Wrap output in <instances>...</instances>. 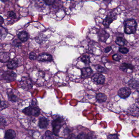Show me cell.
Here are the masks:
<instances>
[{"mask_svg":"<svg viewBox=\"0 0 139 139\" xmlns=\"http://www.w3.org/2000/svg\"><path fill=\"white\" fill-rule=\"evenodd\" d=\"M124 31L125 33L130 34L135 33L137 25L135 20L131 18L128 19L124 21Z\"/></svg>","mask_w":139,"mask_h":139,"instance_id":"obj_1","label":"cell"},{"mask_svg":"<svg viewBox=\"0 0 139 139\" xmlns=\"http://www.w3.org/2000/svg\"><path fill=\"white\" fill-rule=\"evenodd\" d=\"M23 113L28 116L38 117L40 114L39 108L35 105H31L23 110Z\"/></svg>","mask_w":139,"mask_h":139,"instance_id":"obj_2","label":"cell"},{"mask_svg":"<svg viewBox=\"0 0 139 139\" xmlns=\"http://www.w3.org/2000/svg\"><path fill=\"white\" fill-rule=\"evenodd\" d=\"M64 124V120L61 117L56 118L52 121V126L53 128V132L55 135H58L60 129Z\"/></svg>","mask_w":139,"mask_h":139,"instance_id":"obj_3","label":"cell"},{"mask_svg":"<svg viewBox=\"0 0 139 139\" xmlns=\"http://www.w3.org/2000/svg\"><path fill=\"white\" fill-rule=\"evenodd\" d=\"M117 18V15L116 13L113 12H110L107 15L106 18L103 21V25L106 28H109L110 24L113 21L116 20Z\"/></svg>","mask_w":139,"mask_h":139,"instance_id":"obj_4","label":"cell"},{"mask_svg":"<svg viewBox=\"0 0 139 139\" xmlns=\"http://www.w3.org/2000/svg\"><path fill=\"white\" fill-rule=\"evenodd\" d=\"M17 75L15 73L12 71H7L5 72L2 75L3 80L7 82H10L16 80Z\"/></svg>","mask_w":139,"mask_h":139,"instance_id":"obj_5","label":"cell"},{"mask_svg":"<svg viewBox=\"0 0 139 139\" xmlns=\"http://www.w3.org/2000/svg\"><path fill=\"white\" fill-rule=\"evenodd\" d=\"M91 80L98 84H103L105 82V77L102 73H97L93 75Z\"/></svg>","mask_w":139,"mask_h":139,"instance_id":"obj_6","label":"cell"},{"mask_svg":"<svg viewBox=\"0 0 139 139\" xmlns=\"http://www.w3.org/2000/svg\"><path fill=\"white\" fill-rule=\"evenodd\" d=\"M131 91L129 88L124 87L120 88L118 91V95L121 98L125 99L129 96Z\"/></svg>","mask_w":139,"mask_h":139,"instance_id":"obj_7","label":"cell"},{"mask_svg":"<svg viewBox=\"0 0 139 139\" xmlns=\"http://www.w3.org/2000/svg\"><path fill=\"white\" fill-rule=\"evenodd\" d=\"M98 37L100 40L102 42H105L110 37V34L106 31L102 29L98 33Z\"/></svg>","mask_w":139,"mask_h":139,"instance_id":"obj_8","label":"cell"},{"mask_svg":"<svg viewBox=\"0 0 139 139\" xmlns=\"http://www.w3.org/2000/svg\"><path fill=\"white\" fill-rule=\"evenodd\" d=\"M37 59L40 61L51 62L53 61V57L50 54L43 53L39 55L37 58Z\"/></svg>","mask_w":139,"mask_h":139,"instance_id":"obj_9","label":"cell"},{"mask_svg":"<svg viewBox=\"0 0 139 139\" xmlns=\"http://www.w3.org/2000/svg\"><path fill=\"white\" fill-rule=\"evenodd\" d=\"M93 72V71L89 67L83 68L81 69V78L85 79L89 78Z\"/></svg>","mask_w":139,"mask_h":139,"instance_id":"obj_10","label":"cell"},{"mask_svg":"<svg viewBox=\"0 0 139 139\" xmlns=\"http://www.w3.org/2000/svg\"><path fill=\"white\" fill-rule=\"evenodd\" d=\"M128 113L133 116H139V107L135 105H132L128 108Z\"/></svg>","mask_w":139,"mask_h":139,"instance_id":"obj_11","label":"cell"},{"mask_svg":"<svg viewBox=\"0 0 139 139\" xmlns=\"http://www.w3.org/2000/svg\"><path fill=\"white\" fill-rule=\"evenodd\" d=\"M134 67L133 65L127 63H122L121 64L119 67V69L121 71H123L124 72H127L128 69L130 70H133L134 69Z\"/></svg>","mask_w":139,"mask_h":139,"instance_id":"obj_12","label":"cell"},{"mask_svg":"<svg viewBox=\"0 0 139 139\" xmlns=\"http://www.w3.org/2000/svg\"><path fill=\"white\" fill-rule=\"evenodd\" d=\"M49 124V121L48 119L44 117H42L39 119L38 122V126L41 129H44L48 127Z\"/></svg>","mask_w":139,"mask_h":139,"instance_id":"obj_13","label":"cell"},{"mask_svg":"<svg viewBox=\"0 0 139 139\" xmlns=\"http://www.w3.org/2000/svg\"><path fill=\"white\" fill-rule=\"evenodd\" d=\"M18 37V39L22 42H25L29 39L28 33L25 31H23L19 33Z\"/></svg>","mask_w":139,"mask_h":139,"instance_id":"obj_14","label":"cell"},{"mask_svg":"<svg viewBox=\"0 0 139 139\" xmlns=\"http://www.w3.org/2000/svg\"><path fill=\"white\" fill-rule=\"evenodd\" d=\"M16 134L15 132L13 130L9 129L7 130L5 134V139H15Z\"/></svg>","mask_w":139,"mask_h":139,"instance_id":"obj_15","label":"cell"},{"mask_svg":"<svg viewBox=\"0 0 139 139\" xmlns=\"http://www.w3.org/2000/svg\"><path fill=\"white\" fill-rule=\"evenodd\" d=\"M128 85L134 89L139 90V82L134 78H131L128 81Z\"/></svg>","mask_w":139,"mask_h":139,"instance_id":"obj_16","label":"cell"},{"mask_svg":"<svg viewBox=\"0 0 139 139\" xmlns=\"http://www.w3.org/2000/svg\"><path fill=\"white\" fill-rule=\"evenodd\" d=\"M115 43L118 45L124 46L126 45L128 42L126 39L122 37H118L115 40Z\"/></svg>","mask_w":139,"mask_h":139,"instance_id":"obj_17","label":"cell"},{"mask_svg":"<svg viewBox=\"0 0 139 139\" xmlns=\"http://www.w3.org/2000/svg\"><path fill=\"white\" fill-rule=\"evenodd\" d=\"M18 66V62L16 60L9 61L7 64V67L10 69H15Z\"/></svg>","mask_w":139,"mask_h":139,"instance_id":"obj_18","label":"cell"},{"mask_svg":"<svg viewBox=\"0 0 139 139\" xmlns=\"http://www.w3.org/2000/svg\"><path fill=\"white\" fill-rule=\"evenodd\" d=\"M96 99L99 103H103L107 100V96L105 94L103 93H98L96 96Z\"/></svg>","mask_w":139,"mask_h":139,"instance_id":"obj_19","label":"cell"},{"mask_svg":"<svg viewBox=\"0 0 139 139\" xmlns=\"http://www.w3.org/2000/svg\"><path fill=\"white\" fill-rule=\"evenodd\" d=\"M10 56L7 53H1V61L2 63H6L9 61Z\"/></svg>","mask_w":139,"mask_h":139,"instance_id":"obj_20","label":"cell"},{"mask_svg":"<svg viewBox=\"0 0 139 139\" xmlns=\"http://www.w3.org/2000/svg\"><path fill=\"white\" fill-rule=\"evenodd\" d=\"M80 61L86 65H88L90 63V58L87 55H83L80 58Z\"/></svg>","mask_w":139,"mask_h":139,"instance_id":"obj_21","label":"cell"},{"mask_svg":"<svg viewBox=\"0 0 139 139\" xmlns=\"http://www.w3.org/2000/svg\"><path fill=\"white\" fill-rule=\"evenodd\" d=\"M77 136L78 139H91V135L83 133L79 134Z\"/></svg>","mask_w":139,"mask_h":139,"instance_id":"obj_22","label":"cell"},{"mask_svg":"<svg viewBox=\"0 0 139 139\" xmlns=\"http://www.w3.org/2000/svg\"><path fill=\"white\" fill-rule=\"evenodd\" d=\"M8 97H9V100L13 102H16V101H17V97L14 94L10 93L9 94H8Z\"/></svg>","mask_w":139,"mask_h":139,"instance_id":"obj_23","label":"cell"},{"mask_svg":"<svg viewBox=\"0 0 139 139\" xmlns=\"http://www.w3.org/2000/svg\"><path fill=\"white\" fill-rule=\"evenodd\" d=\"M95 69L97 71L100 73H105L106 71L105 68L100 65H97L95 66Z\"/></svg>","mask_w":139,"mask_h":139,"instance_id":"obj_24","label":"cell"},{"mask_svg":"<svg viewBox=\"0 0 139 139\" xmlns=\"http://www.w3.org/2000/svg\"><path fill=\"white\" fill-rule=\"evenodd\" d=\"M119 51L123 54H126L128 53L129 52V50L125 47H121L119 49Z\"/></svg>","mask_w":139,"mask_h":139,"instance_id":"obj_25","label":"cell"},{"mask_svg":"<svg viewBox=\"0 0 139 139\" xmlns=\"http://www.w3.org/2000/svg\"><path fill=\"white\" fill-rule=\"evenodd\" d=\"M122 56L118 54H115L112 56L113 59L116 61H120L122 59Z\"/></svg>","mask_w":139,"mask_h":139,"instance_id":"obj_26","label":"cell"},{"mask_svg":"<svg viewBox=\"0 0 139 139\" xmlns=\"http://www.w3.org/2000/svg\"><path fill=\"white\" fill-rule=\"evenodd\" d=\"M47 139H54L53 136V134L49 130H47L45 133Z\"/></svg>","mask_w":139,"mask_h":139,"instance_id":"obj_27","label":"cell"},{"mask_svg":"<svg viewBox=\"0 0 139 139\" xmlns=\"http://www.w3.org/2000/svg\"><path fill=\"white\" fill-rule=\"evenodd\" d=\"M8 107V105L6 102L5 101H2L1 102V111H2V110L5 109H6Z\"/></svg>","mask_w":139,"mask_h":139,"instance_id":"obj_28","label":"cell"},{"mask_svg":"<svg viewBox=\"0 0 139 139\" xmlns=\"http://www.w3.org/2000/svg\"><path fill=\"white\" fill-rule=\"evenodd\" d=\"M29 58L31 60H32V61L35 60L36 59V54L34 52H31L29 54Z\"/></svg>","mask_w":139,"mask_h":139,"instance_id":"obj_29","label":"cell"},{"mask_svg":"<svg viewBox=\"0 0 139 139\" xmlns=\"http://www.w3.org/2000/svg\"><path fill=\"white\" fill-rule=\"evenodd\" d=\"M8 14L9 17L13 19H16V14L13 11H9L8 12Z\"/></svg>","mask_w":139,"mask_h":139,"instance_id":"obj_30","label":"cell"},{"mask_svg":"<svg viewBox=\"0 0 139 139\" xmlns=\"http://www.w3.org/2000/svg\"><path fill=\"white\" fill-rule=\"evenodd\" d=\"M13 44L16 47H19L21 46V43L18 39H16L13 41Z\"/></svg>","mask_w":139,"mask_h":139,"instance_id":"obj_31","label":"cell"},{"mask_svg":"<svg viewBox=\"0 0 139 139\" xmlns=\"http://www.w3.org/2000/svg\"><path fill=\"white\" fill-rule=\"evenodd\" d=\"M108 137L109 139H118V135L116 134L109 135Z\"/></svg>","mask_w":139,"mask_h":139,"instance_id":"obj_32","label":"cell"},{"mask_svg":"<svg viewBox=\"0 0 139 139\" xmlns=\"http://www.w3.org/2000/svg\"><path fill=\"white\" fill-rule=\"evenodd\" d=\"M44 1L46 4L48 6H51L52 5L54 4L55 2V1Z\"/></svg>","mask_w":139,"mask_h":139,"instance_id":"obj_33","label":"cell"},{"mask_svg":"<svg viewBox=\"0 0 139 139\" xmlns=\"http://www.w3.org/2000/svg\"><path fill=\"white\" fill-rule=\"evenodd\" d=\"M67 139H78V136H76V135L73 134H71V135H69Z\"/></svg>","mask_w":139,"mask_h":139,"instance_id":"obj_34","label":"cell"},{"mask_svg":"<svg viewBox=\"0 0 139 139\" xmlns=\"http://www.w3.org/2000/svg\"><path fill=\"white\" fill-rule=\"evenodd\" d=\"M111 50H112V48L111 47H107V48H105L104 51H105V53H107L111 51Z\"/></svg>","mask_w":139,"mask_h":139,"instance_id":"obj_35","label":"cell"},{"mask_svg":"<svg viewBox=\"0 0 139 139\" xmlns=\"http://www.w3.org/2000/svg\"><path fill=\"white\" fill-rule=\"evenodd\" d=\"M0 22H1V26H2V25L3 23H4V19L3 18L2 16H1V20H0Z\"/></svg>","mask_w":139,"mask_h":139,"instance_id":"obj_36","label":"cell"}]
</instances>
